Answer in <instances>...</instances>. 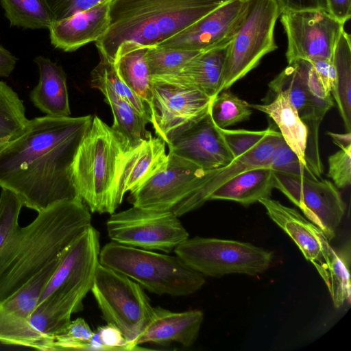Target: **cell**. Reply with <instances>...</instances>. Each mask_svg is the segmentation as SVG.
<instances>
[{
    "label": "cell",
    "instance_id": "cell-1",
    "mask_svg": "<svg viewBox=\"0 0 351 351\" xmlns=\"http://www.w3.org/2000/svg\"><path fill=\"white\" fill-rule=\"evenodd\" d=\"M92 120V115L29 120L25 131L0 149V187L37 213L78 197L71 167Z\"/></svg>",
    "mask_w": 351,
    "mask_h": 351
},
{
    "label": "cell",
    "instance_id": "cell-2",
    "mask_svg": "<svg viewBox=\"0 0 351 351\" xmlns=\"http://www.w3.org/2000/svg\"><path fill=\"white\" fill-rule=\"evenodd\" d=\"M19 226L0 250V304L63 255L91 225V214L79 197L59 202Z\"/></svg>",
    "mask_w": 351,
    "mask_h": 351
},
{
    "label": "cell",
    "instance_id": "cell-3",
    "mask_svg": "<svg viewBox=\"0 0 351 351\" xmlns=\"http://www.w3.org/2000/svg\"><path fill=\"white\" fill-rule=\"evenodd\" d=\"M228 0H110L108 27L95 45L114 63L118 49L155 46L185 29Z\"/></svg>",
    "mask_w": 351,
    "mask_h": 351
},
{
    "label": "cell",
    "instance_id": "cell-4",
    "mask_svg": "<svg viewBox=\"0 0 351 351\" xmlns=\"http://www.w3.org/2000/svg\"><path fill=\"white\" fill-rule=\"evenodd\" d=\"M131 149L112 127L93 117L71 167L76 194L90 213L111 215L121 204V173Z\"/></svg>",
    "mask_w": 351,
    "mask_h": 351
},
{
    "label": "cell",
    "instance_id": "cell-5",
    "mask_svg": "<svg viewBox=\"0 0 351 351\" xmlns=\"http://www.w3.org/2000/svg\"><path fill=\"white\" fill-rule=\"evenodd\" d=\"M99 263L158 295L186 296L200 289L204 276L176 256L111 241L100 250Z\"/></svg>",
    "mask_w": 351,
    "mask_h": 351
},
{
    "label": "cell",
    "instance_id": "cell-6",
    "mask_svg": "<svg viewBox=\"0 0 351 351\" xmlns=\"http://www.w3.org/2000/svg\"><path fill=\"white\" fill-rule=\"evenodd\" d=\"M191 269L204 276L231 274L255 276L267 271L272 253L247 242L215 238H188L173 250Z\"/></svg>",
    "mask_w": 351,
    "mask_h": 351
},
{
    "label": "cell",
    "instance_id": "cell-7",
    "mask_svg": "<svg viewBox=\"0 0 351 351\" xmlns=\"http://www.w3.org/2000/svg\"><path fill=\"white\" fill-rule=\"evenodd\" d=\"M280 13L276 0L248 1L245 19L228 45L219 93L230 88L278 48L274 28Z\"/></svg>",
    "mask_w": 351,
    "mask_h": 351
},
{
    "label": "cell",
    "instance_id": "cell-8",
    "mask_svg": "<svg viewBox=\"0 0 351 351\" xmlns=\"http://www.w3.org/2000/svg\"><path fill=\"white\" fill-rule=\"evenodd\" d=\"M104 319L118 327L130 350L149 322L154 307L143 288L133 280L100 263L90 290Z\"/></svg>",
    "mask_w": 351,
    "mask_h": 351
},
{
    "label": "cell",
    "instance_id": "cell-9",
    "mask_svg": "<svg viewBox=\"0 0 351 351\" xmlns=\"http://www.w3.org/2000/svg\"><path fill=\"white\" fill-rule=\"evenodd\" d=\"M172 210L132 207L111 214L106 221L112 241L146 250L169 253L189 238V233Z\"/></svg>",
    "mask_w": 351,
    "mask_h": 351
},
{
    "label": "cell",
    "instance_id": "cell-10",
    "mask_svg": "<svg viewBox=\"0 0 351 351\" xmlns=\"http://www.w3.org/2000/svg\"><path fill=\"white\" fill-rule=\"evenodd\" d=\"M100 250L99 232L90 225L66 249L38 304L83 300L91 290Z\"/></svg>",
    "mask_w": 351,
    "mask_h": 351
},
{
    "label": "cell",
    "instance_id": "cell-11",
    "mask_svg": "<svg viewBox=\"0 0 351 351\" xmlns=\"http://www.w3.org/2000/svg\"><path fill=\"white\" fill-rule=\"evenodd\" d=\"M280 21L287 37L288 64L297 60H332L344 23L328 12L285 11L280 13Z\"/></svg>",
    "mask_w": 351,
    "mask_h": 351
},
{
    "label": "cell",
    "instance_id": "cell-12",
    "mask_svg": "<svg viewBox=\"0 0 351 351\" xmlns=\"http://www.w3.org/2000/svg\"><path fill=\"white\" fill-rule=\"evenodd\" d=\"M273 172L274 187L320 228L329 241L334 239L346 210L338 188L327 180Z\"/></svg>",
    "mask_w": 351,
    "mask_h": 351
},
{
    "label": "cell",
    "instance_id": "cell-13",
    "mask_svg": "<svg viewBox=\"0 0 351 351\" xmlns=\"http://www.w3.org/2000/svg\"><path fill=\"white\" fill-rule=\"evenodd\" d=\"M150 123L166 145L208 111L213 98L193 88L152 79Z\"/></svg>",
    "mask_w": 351,
    "mask_h": 351
},
{
    "label": "cell",
    "instance_id": "cell-14",
    "mask_svg": "<svg viewBox=\"0 0 351 351\" xmlns=\"http://www.w3.org/2000/svg\"><path fill=\"white\" fill-rule=\"evenodd\" d=\"M194 163L168 153L166 165L143 185L130 192L132 206L156 210H172L200 186L204 173Z\"/></svg>",
    "mask_w": 351,
    "mask_h": 351
},
{
    "label": "cell",
    "instance_id": "cell-15",
    "mask_svg": "<svg viewBox=\"0 0 351 351\" xmlns=\"http://www.w3.org/2000/svg\"><path fill=\"white\" fill-rule=\"evenodd\" d=\"M247 8L248 1L228 0L185 29L155 46L202 52L227 45L242 25Z\"/></svg>",
    "mask_w": 351,
    "mask_h": 351
},
{
    "label": "cell",
    "instance_id": "cell-16",
    "mask_svg": "<svg viewBox=\"0 0 351 351\" xmlns=\"http://www.w3.org/2000/svg\"><path fill=\"white\" fill-rule=\"evenodd\" d=\"M258 202L271 219L292 239L326 284L334 249L322 230L296 210L277 200L269 197L260 199Z\"/></svg>",
    "mask_w": 351,
    "mask_h": 351
},
{
    "label": "cell",
    "instance_id": "cell-17",
    "mask_svg": "<svg viewBox=\"0 0 351 351\" xmlns=\"http://www.w3.org/2000/svg\"><path fill=\"white\" fill-rule=\"evenodd\" d=\"M167 145L169 152L204 170L227 165L234 159L209 111L194 124L171 138Z\"/></svg>",
    "mask_w": 351,
    "mask_h": 351
},
{
    "label": "cell",
    "instance_id": "cell-18",
    "mask_svg": "<svg viewBox=\"0 0 351 351\" xmlns=\"http://www.w3.org/2000/svg\"><path fill=\"white\" fill-rule=\"evenodd\" d=\"M283 141L280 132L271 128L269 134L258 145L234 158L227 165L205 170L197 191L177 205L172 211L180 217L198 208L209 201L210 195L237 174L256 167H269L271 156Z\"/></svg>",
    "mask_w": 351,
    "mask_h": 351
},
{
    "label": "cell",
    "instance_id": "cell-19",
    "mask_svg": "<svg viewBox=\"0 0 351 351\" xmlns=\"http://www.w3.org/2000/svg\"><path fill=\"white\" fill-rule=\"evenodd\" d=\"M203 319L204 313L198 309L173 312L160 306L154 307L149 322L133 341V346L135 350L145 343L162 346L179 343L190 347L198 337Z\"/></svg>",
    "mask_w": 351,
    "mask_h": 351
},
{
    "label": "cell",
    "instance_id": "cell-20",
    "mask_svg": "<svg viewBox=\"0 0 351 351\" xmlns=\"http://www.w3.org/2000/svg\"><path fill=\"white\" fill-rule=\"evenodd\" d=\"M110 1L106 0L67 19L53 22L48 29L52 45L71 52L96 42L108 29Z\"/></svg>",
    "mask_w": 351,
    "mask_h": 351
},
{
    "label": "cell",
    "instance_id": "cell-21",
    "mask_svg": "<svg viewBox=\"0 0 351 351\" xmlns=\"http://www.w3.org/2000/svg\"><path fill=\"white\" fill-rule=\"evenodd\" d=\"M229 43L201 52L173 75L152 79L193 88L213 98L219 93Z\"/></svg>",
    "mask_w": 351,
    "mask_h": 351
},
{
    "label": "cell",
    "instance_id": "cell-22",
    "mask_svg": "<svg viewBox=\"0 0 351 351\" xmlns=\"http://www.w3.org/2000/svg\"><path fill=\"white\" fill-rule=\"evenodd\" d=\"M311 65V62L305 60H297L288 64L269 83V87L274 93L280 90H287L293 105L309 132H317L325 114L319 108L308 86L307 77Z\"/></svg>",
    "mask_w": 351,
    "mask_h": 351
},
{
    "label": "cell",
    "instance_id": "cell-23",
    "mask_svg": "<svg viewBox=\"0 0 351 351\" xmlns=\"http://www.w3.org/2000/svg\"><path fill=\"white\" fill-rule=\"evenodd\" d=\"M34 62L39 70L38 82L29 95L34 106L47 116H70L66 75L62 67L43 56H36Z\"/></svg>",
    "mask_w": 351,
    "mask_h": 351
},
{
    "label": "cell",
    "instance_id": "cell-24",
    "mask_svg": "<svg viewBox=\"0 0 351 351\" xmlns=\"http://www.w3.org/2000/svg\"><path fill=\"white\" fill-rule=\"evenodd\" d=\"M250 106L267 114L278 125L287 145L296 154L303 164L312 169L306 158L309 130L293 105L288 91H277L275 93L274 100L269 104H250Z\"/></svg>",
    "mask_w": 351,
    "mask_h": 351
},
{
    "label": "cell",
    "instance_id": "cell-25",
    "mask_svg": "<svg viewBox=\"0 0 351 351\" xmlns=\"http://www.w3.org/2000/svg\"><path fill=\"white\" fill-rule=\"evenodd\" d=\"M165 146L162 139L152 136L129 152L121 179L124 194L140 187L166 165Z\"/></svg>",
    "mask_w": 351,
    "mask_h": 351
},
{
    "label": "cell",
    "instance_id": "cell-26",
    "mask_svg": "<svg viewBox=\"0 0 351 351\" xmlns=\"http://www.w3.org/2000/svg\"><path fill=\"white\" fill-rule=\"evenodd\" d=\"M274 188L273 171L256 167L234 176L217 189L209 200H229L248 206L260 199L270 197Z\"/></svg>",
    "mask_w": 351,
    "mask_h": 351
},
{
    "label": "cell",
    "instance_id": "cell-27",
    "mask_svg": "<svg viewBox=\"0 0 351 351\" xmlns=\"http://www.w3.org/2000/svg\"><path fill=\"white\" fill-rule=\"evenodd\" d=\"M148 47L127 43L117 50L114 66L123 81L148 105L152 97V76L146 52Z\"/></svg>",
    "mask_w": 351,
    "mask_h": 351
},
{
    "label": "cell",
    "instance_id": "cell-28",
    "mask_svg": "<svg viewBox=\"0 0 351 351\" xmlns=\"http://www.w3.org/2000/svg\"><path fill=\"white\" fill-rule=\"evenodd\" d=\"M97 89L104 94L105 101L110 106L114 117L112 128L126 141L132 149L152 136L146 128V125L149 123L148 119L129 103L106 86H100Z\"/></svg>",
    "mask_w": 351,
    "mask_h": 351
},
{
    "label": "cell",
    "instance_id": "cell-29",
    "mask_svg": "<svg viewBox=\"0 0 351 351\" xmlns=\"http://www.w3.org/2000/svg\"><path fill=\"white\" fill-rule=\"evenodd\" d=\"M332 62L336 82L331 91L347 132L351 129V41L343 31L335 47Z\"/></svg>",
    "mask_w": 351,
    "mask_h": 351
},
{
    "label": "cell",
    "instance_id": "cell-30",
    "mask_svg": "<svg viewBox=\"0 0 351 351\" xmlns=\"http://www.w3.org/2000/svg\"><path fill=\"white\" fill-rule=\"evenodd\" d=\"M28 122L23 100L7 83L0 81V145L20 136Z\"/></svg>",
    "mask_w": 351,
    "mask_h": 351
},
{
    "label": "cell",
    "instance_id": "cell-31",
    "mask_svg": "<svg viewBox=\"0 0 351 351\" xmlns=\"http://www.w3.org/2000/svg\"><path fill=\"white\" fill-rule=\"evenodd\" d=\"M11 26L25 29H49L51 16L42 0H0Z\"/></svg>",
    "mask_w": 351,
    "mask_h": 351
},
{
    "label": "cell",
    "instance_id": "cell-32",
    "mask_svg": "<svg viewBox=\"0 0 351 351\" xmlns=\"http://www.w3.org/2000/svg\"><path fill=\"white\" fill-rule=\"evenodd\" d=\"M90 85L94 88H97L100 86H108L121 98L129 103L150 123L149 105L139 98L123 81L114 64L102 56H100L99 62L90 73Z\"/></svg>",
    "mask_w": 351,
    "mask_h": 351
},
{
    "label": "cell",
    "instance_id": "cell-33",
    "mask_svg": "<svg viewBox=\"0 0 351 351\" xmlns=\"http://www.w3.org/2000/svg\"><path fill=\"white\" fill-rule=\"evenodd\" d=\"M350 245L348 243L338 250H334L326 284L336 308L341 307L346 302H350Z\"/></svg>",
    "mask_w": 351,
    "mask_h": 351
},
{
    "label": "cell",
    "instance_id": "cell-34",
    "mask_svg": "<svg viewBox=\"0 0 351 351\" xmlns=\"http://www.w3.org/2000/svg\"><path fill=\"white\" fill-rule=\"evenodd\" d=\"M209 112L217 127L226 128L249 119L252 111L246 101L223 90L213 98Z\"/></svg>",
    "mask_w": 351,
    "mask_h": 351
},
{
    "label": "cell",
    "instance_id": "cell-35",
    "mask_svg": "<svg viewBox=\"0 0 351 351\" xmlns=\"http://www.w3.org/2000/svg\"><path fill=\"white\" fill-rule=\"evenodd\" d=\"M200 53L201 51L162 48L157 46L148 47L146 60L150 75L152 77L173 75Z\"/></svg>",
    "mask_w": 351,
    "mask_h": 351
},
{
    "label": "cell",
    "instance_id": "cell-36",
    "mask_svg": "<svg viewBox=\"0 0 351 351\" xmlns=\"http://www.w3.org/2000/svg\"><path fill=\"white\" fill-rule=\"evenodd\" d=\"M93 333L83 318L71 320L50 338L46 351L91 350L90 339Z\"/></svg>",
    "mask_w": 351,
    "mask_h": 351
},
{
    "label": "cell",
    "instance_id": "cell-37",
    "mask_svg": "<svg viewBox=\"0 0 351 351\" xmlns=\"http://www.w3.org/2000/svg\"><path fill=\"white\" fill-rule=\"evenodd\" d=\"M269 168L275 172L310 178H320L312 169L300 161L284 139L274 151Z\"/></svg>",
    "mask_w": 351,
    "mask_h": 351
},
{
    "label": "cell",
    "instance_id": "cell-38",
    "mask_svg": "<svg viewBox=\"0 0 351 351\" xmlns=\"http://www.w3.org/2000/svg\"><path fill=\"white\" fill-rule=\"evenodd\" d=\"M23 204L20 198L8 189L0 194V250L19 226V217Z\"/></svg>",
    "mask_w": 351,
    "mask_h": 351
},
{
    "label": "cell",
    "instance_id": "cell-39",
    "mask_svg": "<svg viewBox=\"0 0 351 351\" xmlns=\"http://www.w3.org/2000/svg\"><path fill=\"white\" fill-rule=\"evenodd\" d=\"M219 130L232 156L236 158L261 142L269 134L271 128L261 131L220 128Z\"/></svg>",
    "mask_w": 351,
    "mask_h": 351
},
{
    "label": "cell",
    "instance_id": "cell-40",
    "mask_svg": "<svg viewBox=\"0 0 351 351\" xmlns=\"http://www.w3.org/2000/svg\"><path fill=\"white\" fill-rule=\"evenodd\" d=\"M328 171L336 187L343 189L351 183V146L341 149L328 159Z\"/></svg>",
    "mask_w": 351,
    "mask_h": 351
},
{
    "label": "cell",
    "instance_id": "cell-41",
    "mask_svg": "<svg viewBox=\"0 0 351 351\" xmlns=\"http://www.w3.org/2000/svg\"><path fill=\"white\" fill-rule=\"evenodd\" d=\"M51 16L53 22L67 19L86 10L106 0H42Z\"/></svg>",
    "mask_w": 351,
    "mask_h": 351
},
{
    "label": "cell",
    "instance_id": "cell-42",
    "mask_svg": "<svg viewBox=\"0 0 351 351\" xmlns=\"http://www.w3.org/2000/svg\"><path fill=\"white\" fill-rule=\"evenodd\" d=\"M106 351L130 350L121 330L115 325L107 323L99 326L96 331Z\"/></svg>",
    "mask_w": 351,
    "mask_h": 351
},
{
    "label": "cell",
    "instance_id": "cell-43",
    "mask_svg": "<svg viewBox=\"0 0 351 351\" xmlns=\"http://www.w3.org/2000/svg\"><path fill=\"white\" fill-rule=\"evenodd\" d=\"M311 62L318 80L331 94L336 82V70L332 60L320 59Z\"/></svg>",
    "mask_w": 351,
    "mask_h": 351
},
{
    "label": "cell",
    "instance_id": "cell-44",
    "mask_svg": "<svg viewBox=\"0 0 351 351\" xmlns=\"http://www.w3.org/2000/svg\"><path fill=\"white\" fill-rule=\"evenodd\" d=\"M276 1L281 12L307 10H322L328 12L327 0H276Z\"/></svg>",
    "mask_w": 351,
    "mask_h": 351
},
{
    "label": "cell",
    "instance_id": "cell-45",
    "mask_svg": "<svg viewBox=\"0 0 351 351\" xmlns=\"http://www.w3.org/2000/svg\"><path fill=\"white\" fill-rule=\"evenodd\" d=\"M329 13L345 24L351 16V0H327Z\"/></svg>",
    "mask_w": 351,
    "mask_h": 351
},
{
    "label": "cell",
    "instance_id": "cell-46",
    "mask_svg": "<svg viewBox=\"0 0 351 351\" xmlns=\"http://www.w3.org/2000/svg\"><path fill=\"white\" fill-rule=\"evenodd\" d=\"M17 58L0 45V77H9L14 71Z\"/></svg>",
    "mask_w": 351,
    "mask_h": 351
},
{
    "label": "cell",
    "instance_id": "cell-47",
    "mask_svg": "<svg viewBox=\"0 0 351 351\" xmlns=\"http://www.w3.org/2000/svg\"><path fill=\"white\" fill-rule=\"evenodd\" d=\"M333 143L340 147L344 149L351 146V132H347L343 134L328 132Z\"/></svg>",
    "mask_w": 351,
    "mask_h": 351
},
{
    "label": "cell",
    "instance_id": "cell-48",
    "mask_svg": "<svg viewBox=\"0 0 351 351\" xmlns=\"http://www.w3.org/2000/svg\"><path fill=\"white\" fill-rule=\"evenodd\" d=\"M5 145H0V149Z\"/></svg>",
    "mask_w": 351,
    "mask_h": 351
},
{
    "label": "cell",
    "instance_id": "cell-49",
    "mask_svg": "<svg viewBox=\"0 0 351 351\" xmlns=\"http://www.w3.org/2000/svg\"><path fill=\"white\" fill-rule=\"evenodd\" d=\"M245 1H249V0H245Z\"/></svg>",
    "mask_w": 351,
    "mask_h": 351
}]
</instances>
